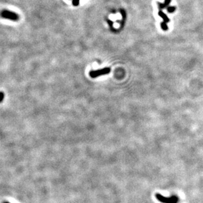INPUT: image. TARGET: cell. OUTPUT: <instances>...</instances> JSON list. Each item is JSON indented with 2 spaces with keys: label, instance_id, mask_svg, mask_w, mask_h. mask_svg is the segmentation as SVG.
Segmentation results:
<instances>
[{
  "label": "cell",
  "instance_id": "6",
  "mask_svg": "<svg viewBox=\"0 0 203 203\" xmlns=\"http://www.w3.org/2000/svg\"><path fill=\"white\" fill-rule=\"evenodd\" d=\"M120 13H122V15L123 17H124V16H125V15H126V12L124 11L123 9H120Z\"/></svg>",
  "mask_w": 203,
  "mask_h": 203
},
{
  "label": "cell",
  "instance_id": "8",
  "mask_svg": "<svg viewBox=\"0 0 203 203\" xmlns=\"http://www.w3.org/2000/svg\"><path fill=\"white\" fill-rule=\"evenodd\" d=\"M3 203H9V202H3Z\"/></svg>",
  "mask_w": 203,
  "mask_h": 203
},
{
  "label": "cell",
  "instance_id": "3",
  "mask_svg": "<svg viewBox=\"0 0 203 203\" xmlns=\"http://www.w3.org/2000/svg\"><path fill=\"white\" fill-rule=\"evenodd\" d=\"M110 68L109 67H105L103 69L97 70H92L90 72V76L92 78H95L98 76H101L103 75L108 74L110 72Z\"/></svg>",
  "mask_w": 203,
  "mask_h": 203
},
{
  "label": "cell",
  "instance_id": "7",
  "mask_svg": "<svg viewBox=\"0 0 203 203\" xmlns=\"http://www.w3.org/2000/svg\"><path fill=\"white\" fill-rule=\"evenodd\" d=\"M107 22H108V23H109V25H110H110H111V26L112 25V24H113V23L112 22V21H110V20H109V19H108V20H107Z\"/></svg>",
  "mask_w": 203,
  "mask_h": 203
},
{
  "label": "cell",
  "instance_id": "2",
  "mask_svg": "<svg viewBox=\"0 0 203 203\" xmlns=\"http://www.w3.org/2000/svg\"><path fill=\"white\" fill-rule=\"evenodd\" d=\"M1 15L2 18H7V19H9L11 21H17L19 18L18 15L14 12L10 11H8L6 9L3 10L1 13Z\"/></svg>",
  "mask_w": 203,
  "mask_h": 203
},
{
  "label": "cell",
  "instance_id": "5",
  "mask_svg": "<svg viewBox=\"0 0 203 203\" xmlns=\"http://www.w3.org/2000/svg\"><path fill=\"white\" fill-rule=\"evenodd\" d=\"M1 98H0V99H1V102L3 101V100H4V92H1Z\"/></svg>",
  "mask_w": 203,
  "mask_h": 203
},
{
  "label": "cell",
  "instance_id": "4",
  "mask_svg": "<svg viewBox=\"0 0 203 203\" xmlns=\"http://www.w3.org/2000/svg\"><path fill=\"white\" fill-rule=\"evenodd\" d=\"M80 0H72V5L74 6H78L79 5Z\"/></svg>",
  "mask_w": 203,
  "mask_h": 203
},
{
  "label": "cell",
  "instance_id": "1",
  "mask_svg": "<svg viewBox=\"0 0 203 203\" xmlns=\"http://www.w3.org/2000/svg\"><path fill=\"white\" fill-rule=\"evenodd\" d=\"M156 198L157 199L158 201L162 203H178L179 201V198L177 196H172L171 197H165L161 195V194L156 193Z\"/></svg>",
  "mask_w": 203,
  "mask_h": 203
}]
</instances>
